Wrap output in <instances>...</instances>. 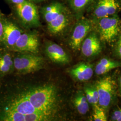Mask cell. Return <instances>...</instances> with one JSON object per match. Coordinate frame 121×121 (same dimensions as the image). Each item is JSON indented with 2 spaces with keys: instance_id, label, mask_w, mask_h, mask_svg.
Masks as SVG:
<instances>
[{
  "instance_id": "1",
  "label": "cell",
  "mask_w": 121,
  "mask_h": 121,
  "mask_svg": "<svg viewBox=\"0 0 121 121\" xmlns=\"http://www.w3.org/2000/svg\"><path fill=\"white\" fill-rule=\"evenodd\" d=\"M22 93L36 110L53 119L58 105L55 87L51 85L39 86L31 88Z\"/></svg>"
},
{
  "instance_id": "2",
  "label": "cell",
  "mask_w": 121,
  "mask_h": 121,
  "mask_svg": "<svg viewBox=\"0 0 121 121\" xmlns=\"http://www.w3.org/2000/svg\"><path fill=\"white\" fill-rule=\"evenodd\" d=\"M97 27L100 39L111 43L120 35L121 20L117 14L102 17L98 19Z\"/></svg>"
},
{
  "instance_id": "3",
  "label": "cell",
  "mask_w": 121,
  "mask_h": 121,
  "mask_svg": "<svg viewBox=\"0 0 121 121\" xmlns=\"http://www.w3.org/2000/svg\"><path fill=\"white\" fill-rule=\"evenodd\" d=\"M95 86L99 95L98 105L104 110H106L115 96L116 82L110 76H106L97 81Z\"/></svg>"
},
{
  "instance_id": "4",
  "label": "cell",
  "mask_w": 121,
  "mask_h": 121,
  "mask_svg": "<svg viewBox=\"0 0 121 121\" xmlns=\"http://www.w3.org/2000/svg\"><path fill=\"white\" fill-rule=\"evenodd\" d=\"M44 64L43 58L33 53L22 54L13 59V66L19 73H30L41 69Z\"/></svg>"
},
{
  "instance_id": "5",
  "label": "cell",
  "mask_w": 121,
  "mask_h": 121,
  "mask_svg": "<svg viewBox=\"0 0 121 121\" xmlns=\"http://www.w3.org/2000/svg\"><path fill=\"white\" fill-rule=\"evenodd\" d=\"M92 24L88 19L82 18L74 26L69 39V44L74 51L79 50L83 40L91 31Z\"/></svg>"
},
{
  "instance_id": "6",
  "label": "cell",
  "mask_w": 121,
  "mask_h": 121,
  "mask_svg": "<svg viewBox=\"0 0 121 121\" xmlns=\"http://www.w3.org/2000/svg\"><path fill=\"white\" fill-rule=\"evenodd\" d=\"M16 11L22 22L30 26L39 25V16L36 7L32 2L25 0L16 4Z\"/></svg>"
},
{
  "instance_id": "7",
  "label": "cell",
  "mask_w": 121,
  "mask_h": 121,
  "mask_svg": "<svg viewBox=\"0 0 121 121\" xmlns=\"http://www.w3.org/2000/svg\"><path fill=\"white\" fill-rule=\"evenodd\" d=\"M5 109L19 112L25 115L34 113L43 114L35 109L34 107L30 103V101L26 98L22 92L10 100Z\"/></svg>"
},
{
  "instance_id": "8",
  "label": "cell",
  "mask_w": 121,
  "mask_h": 121,
  "mask_svg": "<svg viewBox=\"0 0 121 121\" xmlns=\"http://www.w3.org/2000/svg\"><path fill=\"white\" fill-rule=\"evenodd\" d=\"M39 39L37 35L33 33H23L17 40L13 50L36 53L39 51Z\"/></svg>"
},
{
  "instance_id": "9",
  "label": "cell",
  "mask_w": 121,
  "mask_h": 121,
  "mask_svg": "<svg viewBox=\"0 0 121 121\" xmlns=\"http://www.w3.org/2000/svg\"><path fill=\"white\" fill-rule=\"evenodd\" d=\"M80 49L83 56L91 57L99 54L101 51L100 41L94 32H90L83 40Z\"/></svg>"
},
{
  "instance_id": "10",
  "label": "cell",
  "mask_w": 121,
  "mask_h": 121,
  "mask_svg": "<svg viewBox=\"0 0 121 121\" xmlns=\"http://www.w3.org/2000/svg\"><path fill=\"white\" fill-rule=\"evenodd\" d=\"M120 5L117 0H97L94 9V15L97 19L116 14Z\"/></svg>"
},
{
  "instance_id": "11",
  "label": "cell",
  "mask_w": 121,
  "mask_h": 121,
  "mask_svg": "<svg viewBox=\"0 0 121 121\" xmlns=\"http://www.w3.org/2000/svg\"><path fill=\"white\" fill-rule=\"evenodd\" d=\"M21 30L12 22H3L2 41L8 48L13 49L17 40L22 35Z\"/></svg>"
},
{
  "instance_id": "12",
  "label": "cell",
  "mask_w": 121,
  "mask_h": 121,
  "mask_svg": "<svg viewBox=\"0 0 121 121\" xmlns=\"http://www.w3.org/2000/svg\"><path fill=\"white\" fill-rule=\"evenodd\" d=\"M45 51L48 57L58 64H65L69 62V58L63 48L53 42L47 43Z\"/></svg>"
},
{
  "instance_id": "13",
  "label": "cell",
  "mask_w": 121,
  "mask_h": 121,
  "mask_svg": "<svg viewBox=\"0 0 121 121\" xmlns=\"http://www.w3.org/2000/svg\"><path fill=\"white\" fill-rule=\"evenodd\" d=\"M94 73L92 65L81 62L73 67L70 73L76 79L80 81H86L91 78Z\"/></svg>"
},
{
  "instance_id": "14",
  "label": "cell",
  "mask_w": 121,
  "mask_h": 121,
  "mask_svg": "<svg viewBox=\"0 0 121 121\" xmlns=\"http://www.w3.org/2000/svg\"><path fill=\"white\" fill-rule=\"evenodd\" d=\"M68 22V16L64 9L56 18L48 23V30L52 34H59L65 29Z\"/></svg>"
},
{
  "instance_id": "15",
  "label": "cell",
  "mask_w": 121,
  "mask_h": 121,
  "mask_svg": "<svg viewBox=\"0 0 121 121\" xmlns=\"http://www.w3.org/2000/svg\"><path fill=\"white\" fill-rule=\"evenodd\" d=\"M120 67H121V63L119 61L103 58L96 65L95 71L97 75H102Z\"/></svg>"
},
{
  "instance_id": "16",
  "label": "cell",
  "mask_w": 121,
  "mask_h": 121,
  "mask_svg": "<svg viewBox=\"0 0 121 121\" xmlns=\"http://www.w3.org/2000/svg\"><path fill=\"white\" fill-rule=\"evenodd\" d=\"M64 9L63 6L59 2H55L43 8L42 13L45 21L49 23L56 18Z\"/></svg>"
},
{
  "instance_id": "17",
  "label": "cell",
  "mask_w": 121,
  "mask_h": 121,
  "mask_svg": "<svg viewBox=\"0 0 121 121\" xmlns=\"http://www.w3.org/2000/svg\"><path fill=\"white\" fill-rule=\"evenodd\" d=\"M74 105L78 112L82 115H85L89 110V103L86 97L82 91H79L76 94L73 99Z\"/></svg>"
},
{
  "instance_id": "18",
  "label": "cell",
  "mask_w": 121,
  "mask_h": 121,
  "mask_svg": "<svg viewBox=\"0 0 121 121\" xmlns=\"http://www.w3.org/2000/svg\"><path fill=\"white\" fill-rule=\"evenodd\" d=\"M13 66V60L9 53L0 56V72L6 73L9 72Z\"/></svg>"
},
{
  "instance_id": "19",
  "label": "cell",
  "mask_w": 121,
  "mask_h": 121,
  "mask_svg": "<svg viewBox=\"0 0 121 121\" xmlns=\"http://www.w3.org/2000/svg\"><path fill=\"white\" fill-rule=\"evenodd\" d=\"M1 117L3 121H25V114L7 109L3 112Z\"/></svg>"
},
{
  "instance_id": "20",
  "label": "cell",
  "mask_w": 121,
  "mask_h": 121,
  "mask_svg": "<svg viewBox=\"0 0 121 121\" xmlns=\"http://www.w3.org/2000/svg\"><path fill=\"white\" fill-rule=\"evenodd\" d=\"M93 0H70L72 8L76 12H81L86 9Z\"/></svg>"
},
{
  "instance_id": "21",
  "label": "cell",
  "mask_w": 121,
  "mask_h": 121,
  "mask_svg": "<svg viewBox=\"0 0 121 121\" xmlns=\"http://www.w3.org/2000/svg\"><path fill=\"white\" fill-rule=\"evenodd\" d=\"M93 119L95 121H106L107 118L103 108L98 104L93 105Z\"/></svg>"
},
{
  "instance_id": "22",
  "label": "cell",
  "mask_w": 121,
  "mask_h": 121,
  "mask_svg": "<svg viewBox=\"0 0 121 121\" xmlns=\"http://www.w3.org/2000/svg\"><path fill=\"white\" fill-rule=\"evenodd\" d=\"M89 88L93 99V105L95 104H98L99 95L96 88H95V86H89Z\"/></svg>"
},
{
  "instance_id": "23",
  "label": "cell",
  "mask_w": 121,
  "mask_h": 121,
  "mask_svg": "<svg viewBox=\"0 0 121 121\" xmlns=\"http://www.w3.org/2000/svg\"><path fill=\"white\" fill-rule=\"evenodd\" d=\"M111 120L121 121V108L114 110L111 115Z\"/></svg>"
},
{
  "instance_id": "24",
  "label": "cell",
  "mask_w": 121,
  "mask_h": 121,
  "mask_svg": "<svg viewBox=\"0 0 121 121\" xmlns=\"http://www.w3.org/2000/svg\"><path fill=\"white\" fill-rule=\"evenodd\" d=\"M115 52L121 59V34L119 35L115 45Z\"/></svg>"
},
{
  "instance_id": "25",
  "label": "cell",
  "mask_w": 121,
  "mask_h": 121,
  "mask_svg": "<svg viewBox=\"0 0 121 121\" xmlns=\"http://www.w3.org/2000/svg\"><path fill=\"white\" fill-rule=\"evenodd\" d=\"M3 34V22L2 21L1 16L0 13V43L2 41Z\"/></svg>"
},
{
  "instance_id": "26",
  "label": "cell",
  "mask_w": 121,
  "mask_h": 121,
  "mask_svg": "<svg viewBox=\"0 0 121 121\" xmlns=\"http://www.w3.org/2000/svg\"><path fill=\"white\" fill-rule=\"evenodd\" d=\"M8 0L13 4H17L24 2L25 0Z\"/></svg>"
},
{
  "instance_id": "27",
  "label": "cell",
  "mask_w": 121,
  "mask_h": 121,
  "mask_svg": "<svg viewBox=\"0 0 121 121\" xmlns=\"http://www.w3.org/2000/svg\"><path fill=\"white\" fill-rule=\"evenodd\" d=\"M119 90L121 94V75L119 78Z\"/></svg>"
},
{
  "instance_id": "28",
  "label": "cell",
  "mask_w": 121,
  "mask_h": 121,
  "mask_svg": "<svg viewBox=\"0 0 121 121\" xmlns=\"http://www.w3.org/2000/svg\"><path fill=\"white\" fill-rule=\"evenodd\" d=\"M35 1H43V0H35Z\"/></svg>"
}]
</instances>
